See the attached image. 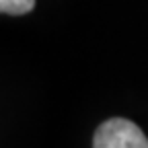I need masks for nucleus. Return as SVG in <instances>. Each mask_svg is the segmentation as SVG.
Listing matches in <instances>:
<instances>
[{
	"label": "nucleus",
	"instance_id": "f03ea898",
	"mask_svg": "<svg viewBox=\"0 0 148 148\" xmlns=\"http://www.w3.org/2000/svg\"><path fill=\"white\" fill-rule=\"evenodd\" d=\"M35 6V0H0V10L4 14H27Z\"/></svg>",
	"mask_w": 148,
	"mask_h": 148
},
{
	"label": "nucleus",
	"instance_id": "f257e3e1",
	"mask_svg": "<svg viewBox=\"0 0 148 148\" xmlns=\"http://www.w3.org/2000/svg\"><path fill=\"white\" fill-rule=\"evenodd\" d=\"M92 148H148V138L130 119H105L95 132Z\"/></svg>",
	"mask_w": 148,
	"mask_h": 148
}]
</instances>
